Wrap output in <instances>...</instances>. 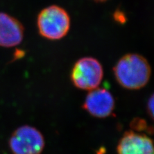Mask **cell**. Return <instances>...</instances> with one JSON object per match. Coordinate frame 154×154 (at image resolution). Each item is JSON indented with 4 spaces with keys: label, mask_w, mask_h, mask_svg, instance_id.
<instances>
[{
    "label": "cell",
    "mask_w": 154,
    "mask_h": 154,
    "mask_svg": "<svg viewBox=\"0 0 154 154\" xmlns=\"http://www.w3.org/2000/svg\"><path fill=\"white\" fill-rule=\"evenodd\" d=\"M37 25L38 33L42 37L57 41L67 34L71 19L65 9L57 5H51L42 9L38 14Z\"/></svg>",
    "instance_id": "2"
},
{
    "label": "cell",
    "mask_w": 154,
    "mask_h": 154,
    "mask_svg": "<svg viewBox=\"0 0 154 154\" xmlns=\"http://www.w3.org/2000/svg\"><path fill=\"white\" fill-rule=\"evenodd\" d=\"M24 31L23 25L16 18L0 12V47L13 48L20 45Z\"/></svg>",
    "instance_id": "7"
},
{
    "label": "cell",
    "mask_w": 154,
    "mask_h": 154,
    "mask_svg": "<svg viewBox=\"0 0 154 154\" xmlns=\"http://www.w3.org/2000/svg\"><path fill=\"white\" fill-rule=\"evenodd\" d=\"M118 83L129 90H138L150 80L152 69L148 61L137 54H128L117 62L113 68Z\"/></svg>",
    "instance_id": "1"
},
{
    "label": "cell",
    "mask_w": 154,
    "mask_h": 154,
    "mask_svg": "<svg viewBox=\"0 0 154 154\" xmlns=\"http://www.w3.org/2000/svg\"><path fill=\"white\" fill-rule=\"evenodd\" d=\"M118 154H154V142L146 134L125 132L117 146Z\"/></svg>",
    "instance_id": "6"
},
{
    "label": "cell",
    "mask_w": 154,
    "mask_h": 154,
    "mask_svg": "<svg viewBox=\"0 0 154 154\" xmlns=\"http://www.w3.org/2000/svg\"><path fill=\"white\" fill-rule=\"evenodd\" d=\"M146 110L148 115L154 121V93L148 98L146 104Z\"/></svg>",
    "instance_id": "9"
},
{
    "label": "cell",
    "mask_w": 154,
    "mask_h": 154,
    "mask_svg": "<svg viewBox=\"0 0 154 154\" xmlns=\"http://www.w3.org/2000/svg\"><path fill=\"white\" fill-rule=\"evenodd\" d=\"M94 1H95L96 2H104L107 1V0H94Z\"/></svg>",
    "instance_id": "10"
},
{
    "label": "cell",
    "mask_w": 154,
    "mask_h": 154,
    "mask_svg": "<svg viewBox=\"0 0 154 154\" xmlns=\"http://www.w3.org/2000/svg\"><path fill=\"white\" fill-rule=\"evenodd\" d=\"M8 145L13 154H41L45 146L42 134L30 125H23L14 131Z\"/></svg>",
    "instance_id": "4"
},
{
    "label": "cell",
    "mask_w": 154,
    "mask_h": 154,
    "mask_svg": "<svg viewBox=\"0 0 154 154\" xmlns=\"http://www.w3.org/2000/svg\"><path fill=\"white\" fill-rule=\"evenodd\" d=\"M131 127L134 131L136 132H146L151 133L154 131L153 127L148 126L146 121L141 118H135L131 123Z\"/></svg>",
    "instance_id": "8"
},
{
    "label": "cell",
    "mask_w": 154,
    "mask_h": 154,
    "mask_svg": "<svg viewBox=\"0 0 154 154\" xmlns=\"http://www.w3.org/2000/svg\"><path fill=\"white\" fill-rule=\"evenodd\" d=\"M70 77L72 83L76 88L89 91L98 88L102 82L103 67L95 58H80L73 65Z\"/></svg>",
    "instance_id": "3"
},
{
    "label": "cell",
    "mask_w": 154,
    "mask_h": 154,
    "mask_svg": "<svg viewBox=\"0 0 154 154\" xmlns=\"http://www.w3.org/2000/svg\"><path fill=\"white\" fill-rule=\"evenodd\" d=\"M82 107L94 118H105L112 114L115 101L108 89L97 88L89 91L84 100Z\"/></svg>",
    "instance_id": "5"
}]
</instances>
